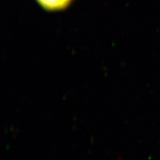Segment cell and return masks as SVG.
<instances>
[{"label":"cell","instance_id":"obj_1","mask_svg":"<svg viewBox=\"0 0 160 160\" xmlns=\"http://www.w3.org/2000/svg\"><path fill=\"white\" fill-rule=\"evenodd\" d=\"M42 7L48 11H59L65 8L72 0H37Z\"/></svg>","mask_w":160,"mask_h":160}]
</instances>
